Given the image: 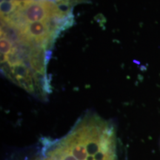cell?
<instances>
[{"instance_id": "obj_1", "label": "cell", "mask_w": 160, "mask_h": 160, "mask_svg": "<svg viewBox=\"0 0 160 160\" xmlns=\"http://www.w3.org/2000/svg\"><path fill=\"white\" fill-rule=\"evenodd\" d=\"M39 160H118L114 126L88 113L62 137L44 139Z\"/></svg>"}]
</instances>
